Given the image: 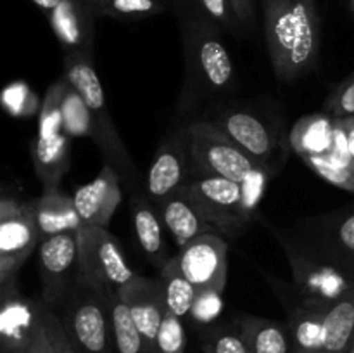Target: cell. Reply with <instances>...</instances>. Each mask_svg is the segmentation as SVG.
I'll list each match as a JSON object with an SVG mask.
<instances>
[{
	"label": "cell",
	"mask_w": 354,
	"mask_h": 353,
	"mask_svg": "<svg viewBox=\"0 0 354 353\" xmlns=\"http://www.w3.org/2000/svg\"><path fill=\"white\" fill-rule=\"evenodd\" d=\"M342 127H344L346 137H348V147H349V154H351L353 165H354V116H348V118H341Z\"/></svg>",
	"instance_id": "ab89813d"
},
{
	"label": "cell",
	"mask_w": 354,
	"mask_h": 353,
	"mask_svg": "<svg viewBox=\"0 0 354 353\" xmlns=\"http://www.w3.org/2000/svg\"><path fill=\"white\" fill-rule=\"evenodd\" d=\"M159 280H161L162 291H165L166 308L182 320L189 318L194 300H196L197 287L182 272L178 256H171L168 263L159 270Z\"/></svg>",
	"instance_id": "4316f807"
},
{
	"label": "cell",
	"mask_w": 354,
	"mask_h": 353,
	"mask_svg": "<svg viewBox=\"0 0 354 353\" xmlns=\"http://www.w3.org/2000/svg\"><path fill=\"white\" fill-rule=\"evenodd\" d=\"M182 190L221 237H241L254 218L245 204L242 183L230 179L194 172Z\"/></svg>",
	"instance_id": "5b68a950"
},
{
	"label": "cell",
	"mask_w": 354,
	"mask_h": 353,
	"mask_svg": "<svg viewBox=\"0 0 354 353\" xmlns=\"http://www.w3.org/2000/svg\"><path fill=\"white\" fill-rule=\"evenodd\" d=\"M328 308L311 307L304 303L287 305V329L294 350L322 352L324 346V318Z\"/></svg>",
	"instance_id": "d4e9b609"
},
{
	"label": "cell",
	"mask_w": 354,
	"mask_h": 353,
	"mask_svg": "<svg viewBox=\"0 0 354 353\" xmlns=\"http://www.w3.org/2000/svg\"><path fill=\"white\" fill-rule=\"evenodd\" d=\"M354 339V289L328 307L324 318V353H346Z\"/></svg>",
	"instance_id": "484cf974"
},
{
	"label": "cell",
	"mask_w": 354,
	"mask_h": 353,
	"mask_svg": "<svg viewBox=\"0 0 354 353\" xmlns=\"http://www.w3.org/2000/svg\"><path fill=\"white\" fill-rule=\"evenodd\" d=\"M335 137V118L328 113L308 114L294 123L289 134V145L303 158L325 156L330 152Z\"/></svg>",
	"instance_id": "603a6c76"
},
{
	"label": "cell",
	"mask_w": 354,
	"mask_h": 353,
	"mask_svg": "<svg viewBox=\"0 0 354 353\" xmlns=\"http://www.w3.org/2000/svg\"><path fill=\"white\" fill-rule=\"evenodd\" d=\"M80 353H116L109 287L80 272L66 296L52 307Z\"/></svg>",
	"instance_id": "277c9868"
},
{
	"label": "cell",
	"mask_w": 354,
	"mask_h": 353,
	"mask_svg": "<svg viewBox=\"0 0 354 353\" xmlns=\"http://www.w3.org/2000/svg\"><path fill=\"white\" fill-rule=\"evenodd\" d=\"M121 300L127 303L149 353L158 352V334L166 311L165 291L161 280L137 275L127 286L118 289Z\"/></svg>",
	"instance_id": "e0dca14e"
},
{
	"label": "cell",
	"mask_w": 354,
	"mask_h": 353,
	"mask_svg": "<svg viewBox=\"0 0 354 353\" xmlns=\"http://www.w3.org/2000/svg\"><path fill=\"white\" fill-rule=\"evenodd\" d=\"M349 7H351V12L354 14V0H349Z\"/></svg>",
	"instance_id": "bcb514c9"
},
{
	"label": "cell",
	"mask_w": 354,
	"mask_h": 353,
	"mask_svg": "<svg viewBox=\"0 0 354 353\" xmlns=\"http://www.w3.org/2000/svg\"><path fill=\"white\" fill-rule=\"evenodd\" d=\"M176 14L185 57V76L176 109L189 116L204 104L230 92L234 87V62L216 23L185 7L176 9Z\"/></svg>",
	"instance_id": "6da1fadb"
},
{
	"label": "cell",
	"mask_w": 354,
	"mask_h": 353,
	"mask_svg": "<svg viewBox=\"0 0 354 353\" xmlns=\"http://www.w3.org/2000/svg\"><path fill=\"white\" fill-rule=\"evenodd\" d=\"M47 19L64 55L93 57L97 14L90 0H61Z\"/></svg>",
	"instance_id": "2e32d148"
},
{
	"label": "cell",
	"mask_w": 354,
	"mask_h": 353,
	"mask_svg": "<svg viewBox=\"0 0 354 353\" xmlns=\"http://www.w3.org/2000/svg\"><path fill=\"white\" fill-rule=\"evenodd\" d=\"M66 80L61 78L47 90L38 118V134L31 144L35 172L44 185V190L59 189L62 176L69 170L71 161V141L64 130L62 120V96Z\"/></svg>",
	"instance_id": "52a82bcc"
},
{
	"label": "cell",
	"mask_w": 354,
	"mask_h": 353,
	"mask_svg": "<svg viewBox=\"0 0 354 353\" xmlns=\"http://www.w3.org/2000/svg\"><path fill=\"white\" fill-rule=\"evenodd\" d=\"M199 345L204 353H251L235 320L203 327Z\"/></svg>",
	"instance_id": "f1b7e54d"
},
{
	"label": "cell",
	"mask_w": 354,
	"mask_h": 353,
	"mask_svg": "<svg viewBox=\"0 0 354 353\" xmlns=\"http://www.w3.org/2000/svg\"><path fill=\"white\" fill-rule=\"evenodd\" d=\"M169 9L166 0H111L104 17L120 21H137L162 14Z\"/></svg>",
	"instance_id": "1f68e13d"
},
{
	"label": "cell",
	"mask_w": 354,
	"mask_h": 353,
	"mask_svg": "<svg viewBox=\"0 0 354 353\" xmlns=\"http://www.w3.org/2000/svg\"><path fill=\"white\" fill-rule=\"evenodd\" d=\"M109 308L116 353H149L127 303L121 300L118 289L113 287H109Z\"/></svg>",
	"instance_id": "83f0119b"
},
{
	"label": "cell",
	"mask_w": 354,
	"mask_h": 353,
	"mask_svg": "<svg viewBox=\"0 0 354 353\" xmlns=\"http://www.w3.org/2000/svg\"><path fill=\"white\" fill-rule=\"evenodd\" d=\"M62 120H64V130L69 135H90V114L85 102L80 93L66 82L64 96H62Z\"/></svg>",
	"instance_id": "4dcf8cb0"
},
{
	"label": "cell",
	"mask_w": 354,
	"mask_h": 353,
	"mask_svg": "<svg viewBox=\"0 0 354 353\" xmlns=\"http://www.w3.org/2000/svg\"><path fill=\"white\" fill-rule=\"evenodd\" d=\"M40 244L31 201L19 203L3 196L0 201V287L2 294L16 289L21 266Z\"/></svg>",
	"instance_id": "9c48e42d"
},
{
	"label": "cell",
	"mask_w": 354,
	"mask_h": 353,
	"mask_svg": "<svg viewBox=\"0 0 354 353\" xmlns=\"http://www.w3.org/2000/svg\"><path fill=\"white\" fill-rule=\"evenodd\" d=\"M131 218H133V228L137 234L138 244L144 251L149 263L161 270L168 263V251L166 242L162 237V220L156 210L154 203L147 197V194H131L130 201Z\"/></svg>",
	"instance_id": "44dd1931"
},
{
	"label": "cell",
	"mask_w": 354,
	"mask_h": 353,
	"mask_svg": "<svg viewBox=\"0 0 354 353\" xmlns=\"http://www.w3.org/2000/svg\"><path fill=\"white\" fill-rule=\"evenodd\" d=\"M93 6V9H95V14L97 17H104V14H106V9L107 6L111 3V0H90Z\"/></svg>",
	"instance_id": "b9f144b4"
},
{
	"label": "cell",
	"mask_w": 354,
	"mask_h": 353,
	"mask_svg": "<svg viewBox=\"0 0 354 353\" xmlns=\"http://www.w3.org/2000/svg\"><path fill=\"white\" fill-rule=\"evenodd\" d=\"M180 7L194 10V12L201 14V16L207 17L213 23H216L221 30L228 31V33H241L242 26L239 23L237 16H235L234 9H232L230 0H178L175 10Z\"/></svg>",
	"instance_id": "f546056e"
},
{
	"label": "cell",
	"mask_w": 354,
	"mask_h": 353,
	"mask_svg": "<svg viewBox=\"0 0 354 353\" xmlns=\"http://www.w3.org/2000/svg\"><path fill=\"white\" fill-rule=\"evenodd\" d=\"M228 244L218 234H207L180 248V269L197 289L223 293L227 284Z\"/></svg>",
	"instance_id": "9a60e30c"
},
{
	"label": "cell",
	"mask_w": 354,
	"mask_h": 353,
	"mask_svg": "<svg viewBox=\"0 0 354 353\" xmlns=\"http://www.w3.org/2000/svg\"><path fill=\"white\" fill-rule=\"evenodd\" d=\"M294 239L320 260L354 275V213L310 218Z\"/></svg>",
	"instance_id": "7c38bea8"
},
{
	"label": "cell",
	"mask_w": 354,
	"mask_h": 353,
	"mask_svg": "<svg viewBox=\"0 0 354 353\" xmlns=\"http://www.w3.org/2000/svg\"><path fill=\"white\" fill-rule=\"evenodd\" d=\"M346 353H354V339H353V343H351V345H349L348 352H346Z\"/></svg>",
	"instance_id": "f6af8a7d"
},
{
	"label": "cell",
	"mask_w": 354,
	"mask_h": 353,
	"mask_svg": "<svg viewBox=\"0 0 354 353\" xmlns=\"http://www.w3.org/2000/svg\"><path fill=\"white\" fill-rule=\"evenodd\" d=\"M206 121L214 125L263 168L275 173L282 165L280 154H283V147L280 144L279 134H275L266 121L252 114L251 111L237 107L218 109L213 111Z\"/></svg>",
	"instance_id": "8fae6325"
},
{
	"label": "cell",
	"mask_w": 354,
	"mask_h": 353,
	"mask_svg": "<svg viewBox=\"0 0 354 353\" xmlns=\"http://www.w3.org/2000/svg\"><path fill=\"white\" fill-rule=\"evenodd\" d=\"M187 345L185 327L183 320L173 315L166 308L165 317H162L161 329L158 334V352L159 353H183Z\"/></svg>",
	"instance_id": "e575fe53"
},
{
	"label": "cell",
	"mask_w": 354,
	"mask_h": 353,
	"mask_svg": "<svg viewBox=\"0 0 354 353\" xmlns=\"http://www.w3.org/2000/svg\"><path fill=\"white\" fill-rule=\"evenodd\" d=\"M154 206L161 217L162 225L175 239L178 248L190 244L203 235L218 234L213 225L203 217L189 194L183 192L182 189Z\"/></svg>",
	"instance_id": "ffe728a7"
},
{
	"label": "cell",
	"mask_w": 354,
	"mask_h": 353,
	"mask_svg": "<svg viewBox=\"0 0 354 353\" xmlns=\"http://www.w3.org/2000/svg\"><path fill=\"white\" fill-rule=\"evenodd\" d=\"M93 57L86 55H64L62 78L80 93L90 114V135L104 158V165H109L131 189V194L138 192L140 175L133 159L128 154L127 145L121 141L120 132L114 125L113 116L107 107L102 83L93 68Z\"/></svg>",
	"instance_id": "3957f363"
},
{
	"label": "cell",
	"mask_w": 354,
	"mask_h": 353,
	"mask_svg": "<svg viewBox=\"0 0 354 353\" xmlns=\"http://www.w3.org/2000/svg\"><path fill=\"white\" fill-rule=\"evenodd\" d=\"M78 269V230L41 239L38 244L41 300L55 307L75 282Z\"/></svg>",
	"instance_id": "5bb4252c"
},
{
	"label": "cell",
	"mask_w": 354,
	"mask_h": 353,
	"mask_svg": "<svg viewBox=\"0 0 354 353\" xmlns=\"http://www.w3.org/2000/svg\"><path fill=\"white\" fill-rule=\"evenodd\" d=\"M0 315V346L3 353H19L44 334L37 298L24 300L17 289L2 294Z\"/></svg>",
	"instance_id": "ac0fdd59"
},
{
	"label": "cell",
	"mask_w": 354,
	"mask_h": 353,
	"mask_svg": "<svg viewBox=\"0 0 354 353\" xmlns=\"http://www.w3.org/2000/svg\"><path fill=\"white\" fill-rule=\"evenodd\" d=\"M31 206L40 241L62 232L78 230L83 225L73 197L66 196L59 189L44 190L40 197L31 201Z\"/></svg>",
	"instance_id": "7402d4cb"
},
{
	"label": "cell",
	"mask_w": 354,
	"mask_h": 353,
	"mask_svg": "<svg viewBox=\"0 0 354 353\" xmlns=\"http://www.w3.org/2000/svg\"><path fill=\"white\" fill-rule=\"evenodd\" d=\"M303 161L324 180L334 183L335 187L354 192V168L332 165L324 156H310V158H303Z\"/></svg>",
	"instance_id": "d590c367"
},
{
	"label": "cell",
	"mask_w": 354,
	"mask_h": 353,
	"mask_svg": "<svg viewBox=\"0 0 354 353\" xmlns=\"http://www.w3.org/2000/svg\"><path fill=\"white\" fill-rule=\"evenodd\" d=\"M223 293L213 289H197L196 300H194L192 310H190V320L199 327H207L213 324L223 311Z\"/></svg>",
	"instance_id": "836d02e7"
},
{
	"label": "cell",
	"mask_w": 354,
	"mask_h": 353,
	"mask_svg": "<svg viewBox=\"0 0 354 353\" xmlns=\"http://www.w3.org/2000/svg\"><path fill=\"white\" fill-rule=\"evenodd\" d=\"M185 130L190 154L196 165L194 172L225 176L242 185L258 176L273 175L270 170L259 166L251 156L239 149L209 121H190L185 125Z\"/></svg>",
	"instance_id": "8992f818"
},
{
	"label": "cell",
	"mask_w": 354,
	"mask_h": 353,
	"mask_svg": "<svg viewBox=\"0 0 354 353\" xmlns=\"http://www.w3.org/2000/svg\"><path fill=\"white\" fill-rule=\"evenodd\" d=\"M166 2L169 3V7H173V9H175L176 3H178V0H166Z\"/></svg>",
	"instance_id": "ee69618b"
},
{
	"label": "cell",
	"mask_w": 354,
	"mask_h": 353,
	"mask_svg": "<svg viewBox=\"0 0 354 353\" xmlns=\"http://www.w3.org/2000/svg\"><path fill=\"white\" fill-rule=\"evenodd\" d=\"M120 180L116 170L104 165L95 180L76 189L73 201L83 225L107 228L114 211L123 199Z\"/></svg>",
	"instance_id": "d6986e66"
},
{
	"label": "cell",
	"mask_w": 354,
	"mask_h": 353,
	"mask_svg": "<svg viewBox=\"0 0 354 353\" xmlns=\"http://www.w3.org/2000/svg\"><path fill=\"white\" fill-rule=\"evenodd\" d=\"M230 3L235 16H237L239 23H241L242 30L252 31V28H254V23H256L254 0H230Z\"/></svg>",
	"instance_id": "74e56055"
},
{
	"label": "cell",
	"mask_w": 354,
	"mask_h": 353,
	"mask_svg": "<svg viewBox=\"0 0 354 353\" xmlns=\"http://www.w3.org/2000/svg\"><path fill=\"white\" fill-rule=\"evenodd\" d=\"M33 2L37 3L38 9L44 10L45 16H48V14H50L52 10L59 6V2H61V0H33Z\"/></svg>",
	"instance_id": "60d3db41"
},
{
	"label": "cell",
	"mask_w": 354,
	"mask_h": 353,
	"mask_svg": "<svg viewBox=\"0 0 354 353\" xmlns=\"http://www.w3.org/2000/svg\"><path fill=\"white\" fill-rule=\"evenodd\" d=\"M263 30L277 78L292 83L317 68L322 24L315 0H263Z\"/></svg>",
	"instance_id": "7a4b0ae2"
},
{
	"label": "cell",
	"mask_w": 354,
	"mask_h": 353,
	"mask_svg": "<svg viewBox=\"0 0 354 353\" xmlns=\"http://www.w3.org/2000/svg\"><path fill=\"white\" fill-rule=\"evenodd\" d=\"M292 353H324V352H306V350H294Z\"/></svg>",
	"instance_id": "7bdbcfd3"
},
{
	"label": "cell",
	"mask_w": 354,
	"mask_h": 353,
	"mask_svg": "<svg viewBox=\"0 0 354 353\" xmlns=\"http://www.w3.org/2000/svg\"><path fill=\"white\" fill-rule=\"evenodd\" d=\"M38 305V314H40L41 324H44L45 334H47L48 343L52 346L54 353H80L76 350L75 343L71 341L69 334L66 332L64 325H62L61 318L55 314L54 308L50 305L45 303L41 298H37Z\"/></svg>",
	"instance_id": "d6a6232c"
},
{
	"label": "cell",
	"mask_w": 354,
	"mask_h": 353,
	"mask_svg": "<svg viewBox=\"0 0 354 353\" xmlns=\"http://www.w3.org/2000/svg\"><path fill=\"white\" fill-rule=\"evenodd\" d=\"M324 107L334 118L354 116V73L332 90Z\"/></svg>",
	"instance_id": "8d00e7d4"
},
{
	"label": "cell",
	"mask_w": 354,
	"mask_h": 353,
	"mask_svg": "<svg viewBox=\"0 0 354 353\" xmlns=\"http://www.w3.org/2000/svg\"><path fill=\"white\" fill-rule=\"evenodd\" d=\"M19 353H54L52 352L50 343H48L47 339V334H45V329H44V334H41L40 338L35 339L31 345H28L26 348L21 350Z\"/></svg>",
	"instance_id": "f35d334b"
},
{
	"label": "cell",
	"mask_w": 354,
	"mask_h": 353,
	"mask_svg": "<svg viewBox=\"0 0 354 353\" xmlns=\"http://www.w3.org/2000/svg\"><path fill=\"white\" fill-rule=\"evenodd\" d=\"M273 234L286 251L292 270V286L304 305L328 308L354 289L353 275L315 256L290 234L282 230H273Z\"/></svg>",
	"instance_id": "ba28073f"
},
{
	"label": "cell",
	"mask_w": 354,
	"mask_h": 353,
	"mask_svg": "<svg viewBox=\"0 0 354 353\" xmlns=\"http://www.w3.org/2000/svg\"><path fill=\"white\" fill-rule=\"evenodd\" d=\"M244 334L251 353H292L294 345L286 322L270 320L254 315L234 318Z\"/></svg>",
	"instance_id": "cb8c5ba5"
},
{
	"label": "cell",
	"mask_w": 354,
	"mask_h": 353,
	"mask_svg": "<svg viewBox=\"0 0 354 353\" xmlns=\"http://www.w3.org/2000/svg\"><path fill=\"white\" fill-rule=\"evenodd\" d=\"M78 265L80 272L113 289L127 286L138 275L120 241L107 228L95 225L78 228Z\"/></svg>",
	"instance_id": "30bf717a"
},
{
	"label": "cell",
	"mask_w": 354,
	"mask_h": 353,
	"mask_svg": "<svg viewBox=\"0 0 354 353\" xmlns=\"http://www.w3.org/2000/svg\"><path fill=\"white\" fill-rule=\"evenodd\" d=\"M196 165L190 154L185 127L162 138L145 180V194L154 204L178 192L192 176Z\"/></svg>",
	"instance_id": "4fadbf2b"
}]
</instances>
